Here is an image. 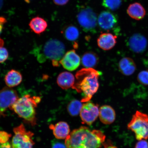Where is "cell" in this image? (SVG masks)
<instances>
[{
	"label": "cell",
	"instance_id": "cell-1",
	"mask_svg": "<svg viewBox=\"0 0 148 148\" xmlns=\"http://www.w3.org/2000/svg\"><path fill=\"white\" fill-rule=\"evenodd\" d=\"M105 138L101 131L81 127L72 131L66 138L65 144L66 148H99Z\"/></svg>",
	"mask_w": 148,
	"mask_h": 148
},
{
	"label": "cell",
	"instance_id": "cell-2",
	"mask_svg": "<svg viewBox=\"0 0 148 148\" xmlns=\"http://www.w3.org/2000/svg\"><path fill=\"white\" fill-rule=\"evenodd\" d=\"M99 72L92 68H84L76 74V79L73 86V89L82 93L84 97L82 102H88L99 88Z\"/></svg>",
	"mask_w": 148,
	"mask_h": 148
},
{
	"label": "cell",
	"instance_id": "cell-3",
	"mask_svg": "<svg viewBox=\"0 0 148 148\" xmlns=\"http://www.w3.org/2000/svg\"><path fill=\"white\" fill-rule=\"evenodd\" d=\"M40 101L41 98L38 96L26 94L18 98L10 109L26 123L34 126L37 123L36 108Z\"/></svg>",
	"mask_w": 148,
	"mask_h": 148
},
{
	"label": "cell",
	"instance_id": "cell-4",
	"mask_svg": "<svg viewBox=\"0 0 148 148\" xmlns=\"http://www.w3.org/2000/svg\"><path fill=\"white\" fill-rule=\"evenodd\" d=\"M35 55L40 62L51 60L53 66H58L65 54V47L62 42L56 39H51L42 46L41 49H36Z\"/></svg>",
	"mask_w": 148,
	"mask_h": 148
},
{
	"label": "cell",
	"instance_id": "cell-5",
	"mask_svg": "<svg viewBox=\"0 0 148 148\" xmlns=\"http://www.w3.org/2000/svg\"><path fill=\"white\" fill-rule=\"evenodd\" d=\"M127 128L134 133L137 140L148 139V114L137 111L127 125Z\"/></svg>",
	"mask_w": 148,
	"mask_h": 148
},
{
	"label": "cell",
	"instance_id": "cell-6",
	"mask_svg": "<svg viewBox=\"0 0 148 148\" xmlns=\"http://www.w3.org/2000/svg\"><path fill=\"white\" fill-rule=\"evenodd\" d=\"M14 136L12 138L13 148H33L34 142L33 140L34 134L27 131L23 124L14 129Z\"/></svg>",
	"mask_w": 148,
	"mask_h": 148
},
{
	"label": "cell",
	"instance_id": "cell-7",
	"mask_svg": "<svg viewBox=\"0 0 148 148\" xmlns=\"http://www.w3.org/2000/svg\"><path fill=\"white\" fill-rule=\"evenodd\" d=\"M77 20L79 25L85 31H93L97 27V14L90 7H84L81 9L77 15Z\"/></svg>",
	"mask_w": 148,
	"mask_h": 148
},
{
	"label": "cell",
	"instance_id": "cell-8",
	"mask_svg": "<svg viewBox=\"0 0 148 148\" xmlns=\"http://www.w3.org/2000/svg\"><path fill=\"white\" fill-rule=\"evenodd\" d=\"M18 99L17 92L6 87L0 90V117L5 116V113Z\"/></svg>",
	"mask_w": 148,
	"mask_h": 148
},
{
	"label": "cell",
	"instance_id": "cell-9",
	"mask_svg": "<svg viewBox=\"0 0 148 148\" xmlns=\"http://www.w3.org/2000/svg\"><path fill=\"white\" fill-rule=\"evenodd\" d=\"M99 113L98 105L88 101L83 105L80 116L83 123L90 125L97 119Z\"/></svg>",
	"mask_w": 148,
	"mask_h": 148
},
{
	"label": "cell",
	"instance_id": "cell-10",
	"mask_svg": "<svg viewBox=\"0 0 148 148\" xmlns=\"http://www.w3.org/2000/svg\"><path fill=\"white\" fill-rule=\"evenodd\" d=\"M81 59L75 50L68 51L60 61V63L64 69L69 71L77 69L80 65Z\"/></svg>",
	"mask_w": 148,
	"mask_h": 148
},
{
	"label": "cell",
	"instance_id": "cell-11",
	"mask_svg": "<svg viewBox=\"0 0 148 148\" xmlns=\"http://www.w3.org/2000/svg\"><path fill=\"white\" fill-rule=\"evenodd\" d=\"M97 23L99 27L103 30H112L117 25L118 18L112 13L108 11H103L98 17Z\"/></svg>",
	"mask_w": 148,
	"mask_h": 148
},
{
	"label": "cell",
	"instance_id": "cell-12",
	"mask_svg": "<svg viewBox=\"0 0 148 148\" xmlns=\"http://www.w3.org/2000/svg\"><path fill=\"white\" fill-rule=\"evenodd\" d=\"M147 42L145 37L139 34L133 35L129 38V46L131 50L134 53H140L145 51Z\"/></svg>",
	"mask_w": 148,
	"mask_h": 148
},
{
	"label": "cell",
	"instance_id": "cell-13",
	"mask_svg": "<svg viewBox=\"0 0 148 148\" xmlns=\"http://www.w3.org/2000/svg\"><path fill=\"white\" fill-rule=\"evenodd\" d=\"M116 38L117 37L112 33H102L97 38L98 46L103 50H110L115 46Z\"/></svg>",
	"mask_w": 148,
	"mask_h": 148
},
{
	"label": "cell",
	"instance_id": "cell-14",
	"mask_svg": "<svg viewBox=\"0 0 148 148\" xmlns=\"http://www.w3.org/2000/svg\"><path fill=\"white\" fill-rule=\"evenodd\" d=\"M49 127L53 131L55 137L58 139H64L70 134L69 126L66 122L61 121L55 125L51 124Z\"/></svg>",
	"mask_w": 148,
	"mask_h": 148
},
{
	"label": "cell",
	"instance_id": "cell-15",
	"mask_svg": "<svg viewBox=\"0 0 148 148\" xmlns=\"http://www.w3.org/2000/svg\"><path fill=\"white\" fill-rule=\"evenodd\" d=\"M99 116L101 123L106 125H110L116 119V112L114 109L109 105H105L99 109Z\"/></svg>",
	"mask_w": 148,
	"mask_h": 148
},
{
	"label": "cell",
	"instance_id": "cell-16",
	"mask_svg": "<svg viewBox=\"0 0 148 148\" xmlns=\"http://www.w3.org/2000/svg\"><path fill=\"white\" fill-rule=\"evenodd\" d=\"M75 77L73 74L68 72L60 73L57 77V82L62 89H68L73 87L75 82Z\"/></svg>",
	"mask_w": 148,
	"mask_h": 148
},
{
	"label": "cell",
	"instance_id": "cell-17",
	"mask_svg": "<svg viewBox=\"0 0 148 148\" xmlns=\"http://www.w3.org/2000/svg\"><path fill=\"white\" fill-rule=\"evenodd\" d=\"M119 68L123 75L130 76L134 73L136 67L134 61L132 59L129 57H124L120 61Z\"/></svg>",
	"mask_w": 148,
	"mask_h": 148
},
{
	"label": "cell",
	"instance_id": "cell-18",
	"mask_svg": "<svg viewBox=\"0 0 148 148\" xmlns=\"http://www.w3.org/2000/svg\"><path fill=\"white\" fill-rule=\"evenodd\" d=\"M127 13L131 18L137 20L143 18L146 14L145 8L140 3H134L130 5L127 9Z\"/></svg>",
	"mask_w": 148,
	"mask_h": 148
},
{
	"label": "cell",
	"instance_id": "cell-19",
	"mask_svg": "<svg viewBox=\"0 0 148 148\" xmlns=\"http://www.w3.org/2000/svg\"><path fill=\"white\" fill-rule=\"evenodd\" d=\"M4 79L7 87L12 88L18 86L21 83L23 76L19 72L12 69L5 75Z\"/></svg>",
	"mask_w": 148,
	"mask_h": 148
},
{
	"label": "cell",
	"instance_id": "cell-20",
	"mask_svg": "<svg viewBox=\"0 0 148 148\" xmlns=\"http://www.w3.org/2000/svg\"><path fill=\"white\" fill-rule=\"evenodd\" d=\"M29 27L33 32L40 34L45 31L48 26L47 22L39 16L33 18L29 24Z\"/></svg>",
	"mask_w": 148,
	"mask_h": 148
},
{
	"label": "cell",
	"instance_id": "cell-21",
	"mask_svg": "<svg viewBox=\"0 0 148 148\" xmlns=\"http://www.w3.org/2000/svg\"><path fill=\"white\" fill-rule=\"evenodd\" d=\"M99 57L95 53L88 52L83 55L82 63L86 68H92L97 65L99 62Z\"/></svg>",
	"mask_w": 148,
	"mask_h": 148
},
{
	"label": "cell",
	"instance_id": "cell-22",
	"mask_svg": "<svg viewBox=\"0 0 148 148\" xmlns=\"http://www.w3.org/2000/svg\"><path fill=\"white\" fill-rule=\"evenodd\" d=\"M63 34L68 40L70 41H75L79 38V29L75 26L69 25L65 28Z\"/></svg>",
	"mask_w": 148,
	"mask_h": 148
},
{
	"label": "cell",
	"instance_id": "cell-23",
	"mask_svg": "<svg viewBox=\"0 0 148 148\" xmlns=\"http://www.w3.org/2000/svg\"><path fill=\"white\" fill-rule=\"evenodd\" d=\"M81 102L77 99H74L70 102L68 105L67 109L70 115L76 116L80 113L83 106Z\"/></svg>",
	"mask_w": 148,
	"mask_h": 148
},
{
	"label": "cell",
	"instance_id": "cell-24",
	"mask_svg": "<svg viewBox=\"0 0 148 148\" xmlns=\"http://www.w3.org/2000/svg\"><path fill=\"white\" fill-rule=\"evenodd\" d=\"M121 0H103L102 5L105 8L112 11H115L119 8Z\"/></svg>",
	"mask_w": 148,
	"mask_h": 148
},
{
	"label": "cell",
	"instance_id": "cell-25",
	"mask_svg": "<svg viewBox=\"0 0 148 148\" xmlns=\"http://www.w3.org/2000/svg\"><path fill=\"white\" fill-rule=\"evenodd\" d=\"M137 80L140 84L148 86V70L140 72L138 75Z\"/></svg>",
	"mask_w": 148,
	"mask_h": 148
},
{
	"label": "cell",
	"instance_id": "cell-26",
	"mask_svg": "<svg viewBox=\"0 0 148 148\" xmlns=\"http://www.w3.org/2000/svg\"><path fill=\"white\" fill-rule=\"evenodd\" d=\"M8 56V52L7 49L3 46H0V63L4 62Z\"/></svg>",
	"mask_w": 148,
	"mask_h": 148
},
{
	"label": "cell",
	"instance_id": "cell-27",
	"mask_svg": "<svg viewBox=\"0 0 148 148\" xmlns=\"http://www.w3.org/2000/svg\"><path fill=\"white\" fill-rule=\"evenodd\" d=\"M11 136V134L4 131H0V143L3 144L7 143Z\"/></svg>",
	"mask_w": 148,
	"mask_h": 148
},
{
	"label": "cell",
	"instance_id": "cell-28",
	"mask_svg": "<svg viewBox=\"0 0 148 148\" xmlns=\"http://www.w3.org/2000/svg\"><path fill=\"white\" fill-rule=\"evenodd\" d=\"M134 148H148V142L145 140H139L136 143Z\"/></svg>",
	"mask_w": 148,
	"mask_h": 148
},
{
	"label": "cell",
	"instance_id": "cell-29",
	"mask_svg": "<svg viewBox=\"0 0 148 148\" xmlns=\"http://www.w3.org/2000/svg\"><path fill=\"white\" fill-rule=\"evenodd\" d=\"M51 148H66L65 144L57 140H53L51 143Z\"/></svg>",
	"mask_w": 148,
	"mask_h": 148
},
{
	"label": "cell",
	"instance_id": "cell-30",
	"mask_svg": "<svg viewBox=\"0 0 148 148\" xmlns=\"http://www.w3.org/2000/svg\"><path fill=\"white\" fill-rule=\"evenodd\" d=\"M5 22V20L4 18H0V34L2 31L3 24ZM3 44H4V42L3 40L0 38V46H3Z\"/></svg>",
	"mask_w": 148,
	"mask_h": 148
},
{
	"label": "cell",
	"instance_id": "cell-31",
	"mask_svg": "<svg viewBox=\"0 0 148 148\" xmlns=\"http://www.w3.org/2000/svg\"><path fill=\"white\" fill-rule=\"evenodd\" d=\"M69 0H53L55 4L58 5H64L67 4Z\"/></svg>",
	"mask_w": 148,
	"mask_h": 148
},
{
	"label": "cell",
	"instance_id": "cell-32",
	"mask_svg": "<svg viewBox=\"0 0 148 148\" xmlns=\"http://www.w3.org/2000/svg\"><path fill=\"white\" fill-rule=\"evenodd\" d=\"M104 145L105 148H117L116 146L113 145L110 140H108L107 141L103 143V144Z\"/></svg>",
	"mask_w": 148,
	"mask_h": 148
},
{
	"label": "cell",
	"instance_id": "cell-33",
	"mask_svg": "<svg viewBox=\"0 0 148 148\" xmlns=\"http://www.w3.org/2000/svg\"><path fill=\"white\" fill-rule=\"evenodd\" d=\"M0 148H12V147L10 144L8 142L5 144L0 143Z\"/></svg>",
	"mask_w": 148,
	"mask_h": 148
},
{
	"label": "cell",
	"instance_id": "cell-34",
	"mask_svg": "<svg viewBox=\"0 0 148 148\" xmlns=\"http://www.w3.org/2000/svg\"><path fill=\"white\" fill-rule=\"evenodd\" d=\"M3 0H0V9H1L3 7Z\"/></svg>",
	"mask_w": 148,
	"mask_h": 148
},
{
	"label": "cell",
	"instance_id": "cell-35",
	"mask_svg": "<svg viewBox=\"0 0 148 148\" xmlns=\"http://www.w3.org/2000/svg\"><path fill=\"white\" fill-rule=\"evenodd\" d=\"M31 1H32V0H25V1L27 3H29Z\"/></svg>",
	"mask_w": 148,
	"mask_h": 148
}]
</instances>
